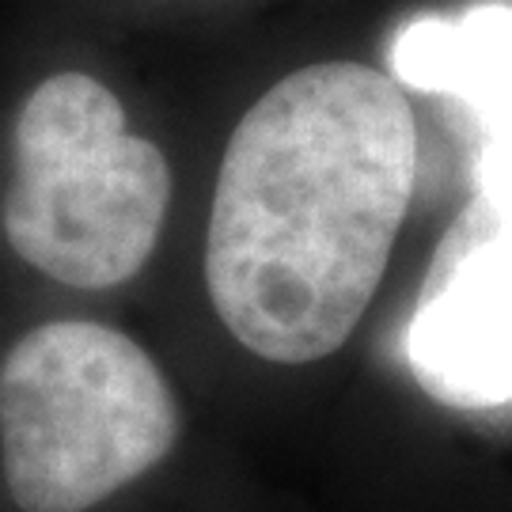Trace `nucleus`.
Returning <instances> with one entry per match:
<instances>
[{
	"mask_svg": "<svg viewBox=\"0 0 512 512\" xmlns=\"http://www.w3.org/2000/svg\"><path fill=\"white\" fill-rule=\"evenodd\" d=\"M403 357L437 403L512 406V202L471 194L448 224L406 319Z\"/></svg>",
	"mask_w": 512,
	"mask_h": 512,
	"instance_id": "obj_4",
	"label": "nucleus"
},
{
	"mask_svg": "<svg viewBox=\"0 0 512 512\" xmlns=\"http://www.w3.org/2000/svg\"><path fill=\"white\" fill-rule=\"evenodd\" d=\"M418 179V122L387 73L319 61L239 118L213 186L205 289L224 330L274 365L349 342L387 274Z\"/></svg>",
	"mask_w": 512,
	"mask_h": 512,
	"instance_id": "obj_1",
	"label": "nucleus"
},
{
	"mask_svg": "<svg viewBox=\"0 0 512 512\" xmlns=\"http://www.w3.org/2000/svg\"><path fill=\"white\" fill-rule=\"evenodd\" d=\"M179 425L164 368L107 323H42L0 361V459L19 512L103 505L175 452Z\"/></svg>",
	"mask_w": 512,
	"mask_h": 512,
	"instance_id": "obj_2",
	"label": "nucleus"
},
{
	"mask_svg": "<svg viewBox=\"0 0 512 512\" xmlns=\"http://www.w3.org/2000/svg\"><path fill=\"white\" fill-rule=\"evenodd\" d=\"M387 69L399 88L440 95L463 114L475 194L512 202V4L410 19L387 46Z\"/></svg>",
	"mask_w": 512,
	"mask_h": 512,
	"instance_id": "obj_5",
	"label": "nucleus"
},
{
	"mask_svg": "<svg viewBox=\"0 0 512 512\" xmlns=\"http://www.w3.org/2000/svg\"><path fill=\"white\" fill-rule=\"evenodd\" d=\"M4 236L27 266L73 289L145 270L171 205V167L129 133L122 99L88 73L42 80L16 118Z\"/></svg>",
	"mask_w": 512,
	"mask_h": 512,
	"instance_id": "obj_3",
	"label": "nucleus"
}]
</instances>
